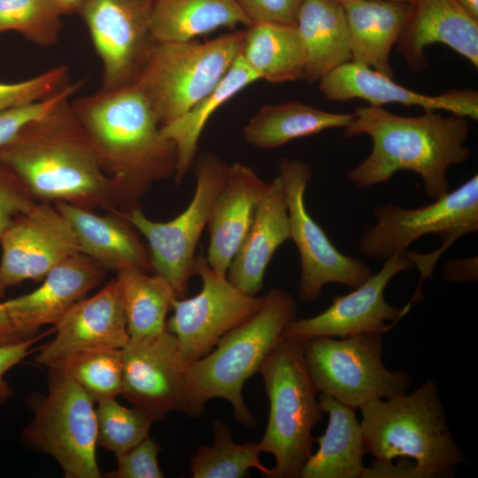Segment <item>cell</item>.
<instances>
[{
  "mask_svg": "<svg viewBox=\"0 0 478 478\" xmlns=\"http://www.w3.org/2000/svg\"><path fill=\"white\" fill-rule=\"evenodd\" d=\"M72 110L113 188L120 211L137 208L152 185L175 175L174 144L135 84L75 98Z\"/></svg>",
  "mask_w": 478,
  "mask_h": 478,
  "instance_id": "cell-1",
  "label": "cell"
},
{
  "mask_svg": "<svg viewBox=\"0 0 478 478\" xmlns=\"http://www.w3.org/2000/svg\"><path fill=\"white\" fill-rule=\"evenodd\" d=\"M344 127L343 137L368 135L370 154L350 169L346 177L358 188L388 182L397 172L420 176L425 194L436 200L450 191V166L471 156L466 146L470 126L467 118L425 111L418 116H400L379 106H359Z\"/></svg>",
  "mask_w": 478,
  "mask_h": 478,
  "instance_id": "cell-2",
  "label": "cell"
},
{
  "mask_svg": "<svg viewBox=\"0 0 478 478\" xmlns=\"http://www.w3.org/2000/svg\"><path fill=\"white\" fill-rule=\"evenodd\" d=\"M0 162L21 179L38 202L120 212L112 183L72 110L70 98L27 124L2 145Z\"/></svg>",
  "mask_w": 478,
  "mask_h": 478,
  "instance_id": "cell-3",
  "label": "cell"
},
{
  "mask_svg": "<svg viewBox=\"0 0 478 478\" xmlns=\"http://www.w3.org/2000/svg\"><path fill=\"white\" fill-rule=\"evenodd\" d=\"M358 409L366 454L374 458V463H392L401 478L449 477L466 462L432 378L412 392Z\"/></svg>",
  "mask_w": 478,
  "mask_h": 478,
  "instance_id": "cell-4",
  "label": "cell"
},
{
  "mask_svg": "<svg viewBox=\"0 0 478 478\" xmlns=\"http://www.w3.org/2000/svg\"><path fill=\"white\" fill-rule=\"evenodd\" d=\"M297 314L295 298L281 289H271L257 312L226 334L209 353L189 364L184 412L199 418L209 400L220 397L230 403L238 422L255 428L256 420L243 398V386L258 373Z\"/></svg>",
  "mask_w": 478,
  "mask_h": 478,
  "instance_id": "cell-5",
  "label": "cell"
},
{
  "mask_svg": "<svg viewBox=\"0 0 478 478\" xmlns=\"http://www.w3.org/2000/svg\"><path fill=\"white\" fill-rule=\"evenodd\" d=\"M374 214L375 222L365 227L358 250L379 261L403 253L411 259L420 273L411 298L417 303L423 298V281L432 276L443 252L462 236L478 231V175L428 204L405 208L389 203Z\"/></svg>",
  "mask_w": 478,
  "mask_h": 478,
  "instance_id": "cell-6",
  "label": "cell"
},
{
  "mask_svg": "<svg viewBox=\"0 0 478 478\" xmlns=\"http://www.w3.org/2000/svg\"><path fill=\"white\" fill-rule=\"evenodd\" d=\"M269 399L261 452L272 454L269 478H299L312 454V429L322 420L317 390L309 375L303 342L282 337L260 366Z\"/></svg>",
  "mask_w": 478,
  "mask_h": 478,
  "instance_id": "cell-7",
  "label": "cell"
},
{
  "mask_svg": "<svg viewBox=\"0 0 478 478\" xmlns=\"http://www.w3.org/2000/svg\"><path fill=\"white\" fill-rule=\"evenodd\" d=\"M243 31L199 42H155L135 82L161 126L181 116L220 81L241 53Z\"/></svg>",
  "mask_w": 478,
  "mask_h": 478,
  "instance_id": "cell-8",
  "label": "cell"
},
{
  "mask_svg": "<svg viewBox=\"0 0 478 478\" xmlns=\"http://www.w3.org/2000/svg\"><path fill=\"white\" fill-rule=\"evenodd\" d=\"M381 334L320 336L303 341L305 365L320 394L351 407L409 391L412 375L382 361Z\"/></svg>",
  "mask_w": 478,
  "mask_h": 478,
  "instance_id": "cell-9",
  "label": "cell"
},
{
  "mask_svg": "<svg viewBox=\"0 0 478 478\" xmlns=\"http://www.w3.org/2000/svg\"><path fill=\"white\" fill-rule=\"evenodd\" d=\"M49 369L48 394L34 402V419L23 437L52 456L65 477L99 478L94 402L63 370Z\"/></svg>",
  "mask_w": 478,
  "mask_h": 478,
  "instance_id": "cell-10",
  "label": "cell"
},
{
  "mask_svg": "<svg viewBox=\"0 0 478 478\" xmlns=\"http://www.w3.org/2000/svg\"><path fill=\"white\" fill-rule=\"evenodd\" d=\"M227 167L228 165L213 153L197 158L192 200L181 213L169 221L152 220L139 207L120 212L147 240L153 272L165 278L178 297L186 293L194 274L197 246L224 184Z\"/></svg>",
  "mask_w": 478,
  "mask_h": 478,
  "instance_id": "cell-11",
  "label": "cell"
},
{
  "mask_svg": "<svg viewBox=\"0 0 478 478\" xmlns=\"http://www.w3.org/2000/svg\"><path fill=\"white\" fill-rule=\"evenodd\" d=\"M278 175L286 196L289 239L300 256L298 298L304 303H312L327 284L354 289L366 281L374 274L371 268L362 260L341 252L306 209L305 195L312 178L311 165L282 158Z\"/></svg>",
  "mask_w": 478,
  "mask_h": 478,
  "instance_id": "cell-12",
  "label": "cell"
},
{
  "mask_svg": "<svg viewBox=\"0 0 478 478\" xmlns=\"http://www.w3.org/2000/svg\"><path fill=\"white\" fill-rule=\"evenodd\" d=\"M194 274L202 281L200 292L189 298L176 297L166 329L178 340L191 363L209 353L229 331L249 320L261 307L264 296L245 294L227 276L215 273L200 252L194 260Z\"/></svg>",
  "mask_w": 478,
  "mask_h": 478,
  "instance_id": "cell-13",
  "label": "cell"
},
{
  "mask_svg": "<svg viewBox=\"0 0 478 478\" xmlns=\"http://www.w3.org/2000/svg\"><path fill=\"white\" fill-rule=\"evenodd\" d=\"M154 0H85L78 10L102 63L103 89L136 81L156 42L150 33Z\"/></svg>",
  "mask_w": 478,
  "mask_h": 478,
  "instance_id": "cell-14",
  "label": "cell"
},
{
  "mask_svg": "<svg viewBox=\"0 0 478 478\" xmlns=\"http://www.w3.org/2000/svg\"><path fill=\"white\" fill-rule=\"evenodd\" d=\"M414 267L404 253L383 261L381 269L348 294L336 296L320 313L296 318L283 337L305 341L314 337H346L360 334L388 332L410 312L389 304L384 297L389 281L399 273Z\"/></svg>",
  "mask_w": 478,
  "mask_h": 478,
  "instance_id": "cell-15",
  "label": "cell"
},
{
  "mask_svg": "<svg viewBox=\"0 0 478 478\" xmlns=\"http://www.w3.org/2000/svg\"><path fill=\"white\" fill-rule=\"evenodd\" d=\"M122 350L121 394L154 420L171 412H185L187 373L190 362L177 338L162 334L129 338Z\"/></svg>",
  "mask_w": 478,
  "mask_h": 478,
  "instance_id": "cell-16",
  "label": "cell"
},
{
  "mask_svg": "<svg viewBox=\"0 0 478 478\" xmlns=\"http://www.w3.org/2000/svg\"><path fill=\"white\" fill-rule=\"evenodd\" d=\"M0 243V289L4 291L26 280H43L50 270L80 252L67 220L46 202H37L17 216Z\"/></svg>",
  "mask_w": 478,
  "mask_h": 478,
  "instance_id": "cell-17",
  "label": "cell"
},
{
  "mask_svg": "<svg viewBox=\"0 0 478 478\" xmlns=\"http://www.w3.org/2000/svg\"><path fill=\"white\" fill-rule=\"evenodd\" d=\"M56 336L35 357L39 365L52 368L72 355L89 349H122L129 339L117 278L101 290L76 303L56 325Z\"/></svg>",
  "mask_w": 478,
  "mask_h": 478,
  "instance_id": "cell-18",
  "label": "cell"
},
{
  "mask_svg": "<svg viewBox=\"0 0 478 478\" xmlns=\"http://www.w3.org/2000/svg\"><path fill=\"white\" fill-rule=\"evenodd\" d=\"M318 82L320 91L332 101L359 98L372 106L400 104L419 106L425 111L443 110L467 119H478L476 89H451L436 96L425 95L401 86L392 78L353 61L335 68Z\"/></svg>",
  "mask_w": 478,
  "mask_h": 478,
  "instance_id": "cell-19",
  "label": "cell"
},
{
  "mask_svg": "<svg viewBox=\"0 0 478 478\" xmlns=\"http://www.w3.org/2000/svg\"><path fill=\"white\" fill-rule=\"evenodd\" d=\"M104 271L78 252L50 270L34 291L3 302L18 335L24 339L35 335L42 326H56L70 308L101 283Z\"/></svg>",
  "mask_w": 478,
  "mask_h": 478,
  "instance_id": "cell-20",
  "label": "cell"
},
{
  "mask_svg": "<svg viewBox=\"0 0 478 478\" xmlns=\"http://www.w3.org/2000/svg\"><path fill=\"white\" fill-rule=\"evenodd\" d=\"M444 44L478 66V19L455 0H412L396 43L408 68L420 73L428 66L426 50Z\"/></svg>",
  "mask_w": 478,
  "mask_h": 478,
  "instance_id": "cell-21",
  "label": "cell"
},
{
  "mask_svg": "<svg viewBox=\"0 0 478 478\" xmlns=\"http://www.w3.org/2000/svg\"><path fill=\"white\" fill-rule=\"evenodd\" d=\"M267 186L251 167L238 162L228 166L206 227L209 245L205 258L218 274L227 276Z\"/></svg>",
  "mask_w": 478,
  "mask_h": 478,
  "instance_id": "cell-22",
  "label": "cell"
},
{
  "mask_svg": "<svg viewBox=\"0 0 478 478\" xmlns=\"http://www.w3.org/2000/svg\"><path fill=\"white\" fill-rule=\"evenodd\" d=\"M54 206L71 225L79 251L105 270L153 272L149 249L120 212L100 216L65 202L54 203Z\"/></svg>",
  "mask_w": 478,
  "mask_h": 478,
  "instance_id": "cell-23",
  "label": "cell"
},
{
  "mask_svg": "<svg viewBox=\"0 0 478 478\" xmlns=\"http://www.w3.org/2000/svg\"><path fill=\"white\" fill-rule=\"evenodd\" d=\"M289 239L285 191L279 175L268 182L253 222L230 263L227 278L240 291L257 296L277 249Z\"/></svg>",
  "mask_w": 478,
  "mask_h": 478,
  "instance_id": "cell-24",
  "label": "cell"
},
{
  "mask_svg": "<svg viewBox=\"0 0 478 478\" xmlns=\"http://www.w3.org/2000/svg\"><path fill=\"white\" fill-rule=\"evenodd\" d=\"M345 12L351 61L393 78L390 53L405 23L409 3L394 0H353Z\"/></svg>",
  "mask_w": 478,
  "mask_h": 478,
  "instance_id": "cell-25",
  "label": "cell"
},
{
  "mask_svg": "<svg viewBox=\"0 0 478 478\" xmlns=\"http://www.w3.org/2000/svg\"><path fill=\"white\" fill-rule=\"evenodd\" d=\"M319 403L328 423L316 439L318 451L310 455L299 478H363L366 450L355 409L324 394H320Z\"/></svg>",
  "mask_w": 478,
  "mask_h": 478,
  "instance_id": "cell-26",
  "label": "cell"
},
{
  "mask_svg": "<svg viewBox=\"0 0 478 478\" xmlns=\"http://www.w3.org/2000/svg\"><path fill=\"white\" fill-rule=\"evenodd\" d=\"M296 27L306 56L304 81H319L335 68L351 61L348 24L342 4L334 0H304Z\"/></svg>",
  "mask_w": 478,
  "mask_h": 478,
  "instance_id": "cell-27",
  "label": "cell"
},
{
  "mask_svg": "<svg viewBox=\"0 0 478 478\" xmlns=\"http://www.w3.org/2000/svg\"><path fill=\"white\" fill-rule=\"evenodd\" d=\"M239 24L251 26L236 0H154L150 33L156 42H183Z\"/></svg>",
  "mask_w": 478,
  "mask_h": 478,
  "instance_id": "cell-28",
  "label": "cell"
},
{
  "mask_svg": "<svg viewBox=\"0 0 478 478\" xmlns=\"http://www.w3.org/2000/svg\"><path fill=\"white\" fill-rule=\"evenodd\" d=\"M259 81L257 73L241 55L235 60L216 87L189 110L161 126L162 135L175 146L177 153L175 181L180 183L196 158L197 144L210 116L249 85Z\"/></svg>",
  "mask_w": 478,
  "mask_h": 478,
  "instance_id": "cell-29",
  "label": "cell"
},
{
  "mask_svg": "<svg viewBox=\"0 0 478 478\" xmlns=\"http://www.w3.org/2000/svg\"><path fill=\"white\" fill-rule=\"evenodd\" d=\"M353 113L322 111L300 102L265 105L243 129L247 143L260 149H274L325 130L346 127Z\"/></svg>",
  "mask_w": 478,
  "mask_h": 478,
  "instance_id": "cell-30",
  "label": "cell"
},
{
  "mask_svg": "<svg viewBox=\"0 0 478 478\" xmlns=\"http://www.w3.org/2000/svg\"><path fill=\"white\" fill-rule=\"evenodd\" d=\"M240 55L259 80L272 83L303 80L306 56L295 26L252 24L243 33Z\"/></svg>",
  "mask_w": 478,
  "mask_h": 478,
  "instance_id": "cell-31",
  "label": "cell"
},
{
  "mask_svg": "<svg viewBox=\"0 0 478 478\" xmlns=\"http://www.w3.org/2000/svg\"><path fill=\"white\" fill-rule=\"evenodd\" d=\"M129 338L154 336L166 330V315L178 297L158 274L136 269L118 272Z\"/></svg>",
  "mask_w": 478,
  "mask_h": 478,
  "instance_id": "cell-32",
  "label": "cell"
},
{
  "mask_svg": "<svg viewBox=\"0 0 478 478\" xmlns=\"http://www.w3.org/2000/svg\"><path fill=\"white\" fill-rule=\"evenodd\" d=\"M214 443L202 445L191 457L189 469L193 478H242L251 468L268 477L271 468L260 462L258 442L235 443L230 428L220 420L212 424Z\"/></svg>",
  "mask_w": 478,
  "mask_h": 478,
  "instance_id": "cell-33",
  "label": "cell"
},
{
  "mask_svg": "<svg viewBox=\"0 0 478 478\" xmlns=\"http://www.w3.org/2000/svg\"><path fill=\"white\" fill-rule=\"evenodd\" d=\"M56 368H60L74 380L94 403L115 398L121 394V349L101 347L81 351L69 357Z\"/></svg>",
  "mask_w": 478,
  "mask_h": 478,
  "instance_id": "cell-34",
  "label": "cell"
},
{
  "mask_svg": "<svg viewBox=\"0 0 478 478\" xmlns=\"http://www.w3.org/2000/svg\"><path fill=\"white\" fill-rule=\"evenodd\" d=\"M64 15L56 0H0V34L14 31L39 47L57 43Z\"/></svg>",
  "mask_w": 478,
  "mask_h": 478,
  "instance_id": "cell-35",
  "label": "cell"
},
{
  "mask_svg": "<svg viewBox=\"0 0 478 478\" xmlns=\"http://www.w3.org/2000/svg\"><path fill=\"white\" fill-rule=\"evenodd\" d=\"M97 425V445L115 454L127 452L145 438L154 419L137 407L127 408L115 398L97 402L96 409Z\"/></svg>",
  "mask_w": 478,
  "mask_h": 478,
  "instance_id": "cell-36",
  "label": "cell"
},
{
  "mask_svg": "<svg viewBox=\"0 0 478 478\" xmlns=\"http://www.w3.org/2000/svg\"><path fill=\"white\" fill-rule=\"evenodd\" d=\"M69 67L61 65L19 82H0V112L44 100L68 82Z\"/></svg>",
  "mask_w": 478,
  "mask_h": 478,
  "instance_id": "cell-37",
  "label": "cell"
},
{
  "mask_svg": "<svg viewBox=\"0 0 478 478\" xmlns=\"http://www.w3.org/2000/svg\"><path fill=\"white\" fill-rule=\"evenodd\" d=\"M83 81L68 83L55 95L24 106L0 112V147L9 142L22 127L29 122L39 119L61 101L71 98L82 86Z\"/></svg>",
  "mask_w": 478,
  "mask_h": 478,
  "instance_id": "cell-38",
  "label": "cell"
},
{
  "mask_svg": "<svg viewBox=\"0 0 478 478\" xmlns=\"http://www.w3.org/2000/svg\"><path fill=\"white\" fill-rule=\"evenodd\" d=\"M159 444L145 438L127 452L116 457L117 468L107 474L111 478H162L164 474L158 463Z\"/></svg>",
  "mask_w": 478,
  "mask_h": 478,
  "instance_id": "cell-39",
  "label": "cell"
},
{
  "mask_svg": "<svg viewBox=\"0 0 478 478\" xmlns=\"http://www.w3.org/2000/svg\"><path fill=\"white\" fill-rule=\"evenodd\" d=\"M37 202L21 179L0 162V238L17 216Z\"/></svg>",
  "mask_w": 478,
  "mask_h": 478,
  "instance_id": "cell-40",
  "label": "cell"
},
{
  "mask_svg": "<svg viewBox=\"0 0 478 478\" xmlns=\"http://www.w3.org/2000/svg\"><path fill=\"white\" fill-rule=\"evenodd\" d=\"M304 0H236L252 24L295 26Z\"/></svg>",
  "mask_w": 478,
  "mask_h": 478,
  "instance_id": "cell-41",
  "label": "cell"
},
{
  "mask_svg": "<svg viewBox=\"0 0 478 478\" xmlns=\"http://www.w3.org/2000/svg\"><path fill=\"white\" fill-rule=\"evenodd\" d=\"M42 335H33L18 342L0 345V404L12 397L13 390L4 380V374L30 352Z\"/></svg>",
  "mask_w": 478,
  "mask_h": 478,
  "instance_id": "cell-42",
  "label": "cell"
},
{
  "mask_svg": "<svg viewBox=\"0 0 478 478\" xmlns=\"http://www.w3.org/2000/svg\"><path fill=\"white\" fill-rule=\"evenodd\" d=\"M442 276L444 281L451 283L477 281V256L447 259L442 266Z\"/></svg>",
  "mask_w": 478,
  "mask_h": 478,
  "instance_id": "cell-43",
  "label": "cell"
},
{
  "mask_svg": "<svg viewBox=\"0 0 478 478\" xmlns=\"http://www.w3.org/2000/svg\"><path fill=\"white\" fill-rule=\"evenodd\" d=\"M21 338L8 316L3 303H0V345L9 344L21 340Z\"/></svg>",
  "mask_w": 478,
  "mask_h": 478,
  "instance_id": "cell-44",
  "label": "cell"
},
{
  "mask_svg": "<svg viewBox=\"0 0 478 478\" xmlns=\"http://www.w3.org/2000/svg\"><path fill=\"white\" fill-rule=\"evenodd\" d=\"M84 1L85 0H56L64 15L77 12Z\"/></svg>",
  "mask_w": 478,
  "mask_h": 478,
  "instance_id": "cell-45",
  "label": "cell"
},
{
  "mask_svg": "<svg viewBox=\"0 0 478 478\" xmlns=\"http://www.w3.org/2000/svg\"><path fill=\"white\" fill-rule=\"evenodd\" d=\"M459 3L472 17L478 19V0H455Z\"/></svg>",
  "mask_w": 478,
  "mask_h": 478,
  "instance_id": "cell-46",
  "label": "cell"
},
{
  "mask_svg": "<svg viewBox=\"0 0 478 478\" xmlns=\"http://www.w3.org/2000/svg\"><path fill=\"white\" fill-rule=\"evenodd\" d=\"M335 2H338L340 4H343V3H346V2H349V1H353V0H334ZM394 1H402V2H411L412 0H394Z\"/></svg>",
  "mask_w": 478,
  "mask_h": 478,
  "instance_id": "cell-47",
  "label": "cell"
},
{
  "mask_svg": "<svg viewBox=\"0 0 478 478\" xmlns=\"http://www.w3.org/2000/svg\"><path fill=\"white\" fill-rule=\"evenodd\" d=\"M4 295V290L0 289V297H3Z\"/></svg>",
  "mask_w": 478,
  "mask_h": 478,
  "instance_id": "cell-48",
  "label": "cell"
}]
</instances>
